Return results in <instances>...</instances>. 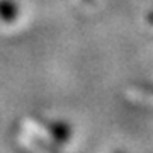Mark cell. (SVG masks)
I'll return each mask as SVG.
<instances>
[{"label":"cell","instance_id":"5b68a950","mask_svg":"<svg viewBox=\"0 0 153 153\" xmlns=\"http://www.w3.org/2000/svg\"><path fill=\"white\" fill-rule=\"evenodd\" d=\"M87 2H92V0H87Z\"/></svg>","mask_w":153,"mask_h":153},{"label":"cell","instance_id":"3957f363","mask_svg":"<svg viewBox=\"0 0 153 153\" xmlns=\"http://www.w3.org/2000/svg\"><path fill=\"white\" fill-rule=\"evenodd\" d=\"M148 21L153 24V12H150V14H148Z\"/></svg>","mask_w":153,"mask_h":153},{"label":"cell","instance_id":"7a4b0ae2","mask_svg":"<svg viewBox=\"0 0 153 153\" xmlns=\"http://www.w3.org/2000/svg\"><path fill=\"white\" fill-rule=\"evenodd\" d=\"M19 16V7L14 0H0V19L5 22H12Z\"/></svg>","mask_w":153,"mask_h":153},{"label":"cell","instance_id":"277c9868","mask_svg":"<svg viewBox=\"0 0 153 153\" xmlns=\"http://www.w3.org/2000/svg\"><path fill=\"white\" fill-rule=\"evenodd\" d=\"M117 153H124V152H117Z\"/></svg>","mask_w":153,"mask_h":153},{"label":"cell","instance_id":"6da1fadb","mask_svg":"<svg viewBox=\"0 0 153 153\" xmlns=\"http://www.w3.org/2000/svg\"><path fill=\"white\" fill-rule=\"evenodd\" d=\"M46 131L51 134V138L56 143H66L71 136V128L65 121H48L46 123Z\"/></svg>","mask_w":153,"mask_h":153}]
</instances>
